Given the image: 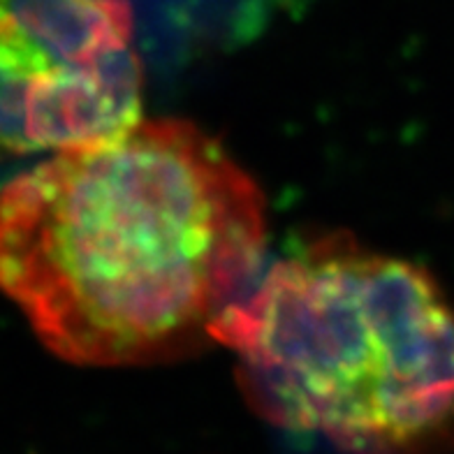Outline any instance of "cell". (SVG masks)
<instances>
[{
    "mask_svg": "<svg viewBox=\"0 0 454 454\" xmlns=\"http://www.w3.org/2000/svg\"><path fill=\"white\" fill-rule=\"evenodd\" d=\"M267 248V204L218 139L139 119L0 191V290L82 366H149L215 343Z\"/></svg>",
    "mask_w": 454,
    "mask_h": 454,
    "instance_id": "obj_1",
    "label": "cell"
},
{
    "mask_svg": "<svg viewBox=\"0 0 454 454\" xmlns=\"http://www.w3.org/2000/svg\"><path fill=\"white\" fill-rule=\"evenodd\" d=\"M142 86L128 0H0V158L126 130Z\"/></svg>",
    "mask_w": 454,
    "mask_h": 454,
    "instance_id": "obj_3",
    "label": "cell"
},
{
    "mask_svg": "<svg viewBox=\"0 0 454 454\" xmlns=\"http://www.w3.org/2000/svg\"><path fill=\"white\" fill-rule=\"evenodd\" d=\"M215 343L264 419L348 454L454 452V306L422 267L325 241L225 313Z\"/></svg>",
    "mask_w": 454,
    "mask_h": 454,
    "instance_id": "obj_2",
    "label": "cell"
}]
</instances>
